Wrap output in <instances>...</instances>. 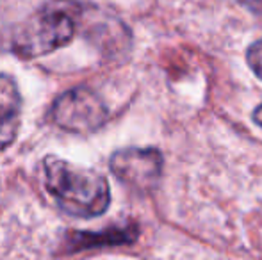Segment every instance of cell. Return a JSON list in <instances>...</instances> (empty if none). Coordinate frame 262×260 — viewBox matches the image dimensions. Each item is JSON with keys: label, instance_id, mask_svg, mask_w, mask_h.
Masks as SVG:
<instances>
[{"label": "cell", "instance_id": "obj_1", "mask_svg": "<svg viewBox=\"0 0 262 260\" xmlns=\"http://www.w3.org/2000/svg\"><path fill=\"white\" fill-rule=\"evenodd\" d=\"M43 180L59 208L73 218H97L111 205V187L104 175L55 155L43 159Z\"/></svg>", "mask_w": 262, "mask_h": 260}, {"label": "cell", "instance_id": "obj_2", "mask_svg": "<svg viewBox=\"0 0 262 260\" xmlns=\"http://www.w3.org/2000/svg\"><path fill=\"white\" fill-rule=\"evenodd\" d=\"M77 6L49 4L18 27L13 39V52L21 59L52 54L73 39L79 23Z\"/></svg>", "mask_w": 262, "mask_h": 260}, {"label": "cell", "instance_id": "obj_3", "mask_svg": "<svg viewBox=\"0 0 262 260\" xmlns=\"http://www.w3.org/2000/svg\"><path fill=\"white\" fill-rule=\"evenodd\" d=\"M50 120L66 132H97L109 120L104 100L90 87H72L61 93L50 107Z\"/></svg>", "mask_w": 262, "mask_h": 260}, {"label": "cell", "instance_id": "obj_4", "mask_svg": "<svg viewBox=\"0 0 262 260\" xmlns=\"http://www.w3.org/2000/svg\"><path fill=\"white\" fill-rule=\"evenodd\" d=\"M164 168V157L157 148L116 150L109 159V170L121 184L138 193H152L159 185Z\"/></svg>", "mask_w": 262, "mask_h": 260}, {"label": "cell", "instance_id": "obj_5", "mask_svg": "<svg viewBox=\"0 0 262 260\" xmlns=\"http://www.w3.org/2000/svg\"><path fill=\"white\" fill-rule=\"evenodd\" d=\"M139 237V228L134 223L121 226H109L102 232H79L70 230L64 237V253H79V251L98 250V248L127 246L136 243Z\"/></svg>", "mask_w": 262, "mask_h": 260}, {"label": "cell", "instance_id": "obj_6", "mask_svg": "<svg viewBox=\"0 0 262 260\" xmlns=\"http://www.w3.org/2000/svg\"><path fill=\"white\" fill-rule=\"evenodd\" d=\"M21 97L13 77L0 73V150L13 145L20 127Z\"/></svg>", "mask_w": 262, "mask_h": 260}, {"label": "cell", "instance_id": "obj_7", "mask_svg": "<svg viewBox=\"0 0 262 260\" xmlns=\"http://www.w3.org/2000/svg\"><path fill=\"white\" fill-rule=\"evenodd\" d=\"M246 61L252 72L262 80V39H257L255 43L248 46L246 50Z\"/></svg>", "mask_w": 262, "mask_h": 260}, {"label": "cell", "instance_id": "obj_8", "mask_svg": "<svg viewBox=\"0 0 262 260\" xmlns=\"http://www.w3.org/2000/svg\"><path fill=\"white\" fill-rule=\"evenodd\" d=\"M237 2L241 4V6H245V7H248V9L262 14V0H237Z\"/></svg>", "mask_w": 262, "mask_h": 260}, {"label": "cell", "instance_id": "obj_9", "mask_svg": "<svg viewBox=\"0 0 262 260\" xmlns=\"http://www.w3.org/2000/svg\"><path fill=\"white\" fill-rule=\"evenodd\" d=\"M252 118H253V122H255L257 125H259L260 129H262V104H260V105H257V107H255V111H253V116H252Z\"/></svg>", "mask_w": 262, "mask_h": 260}]
</instances>
